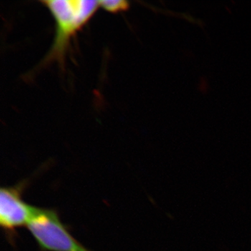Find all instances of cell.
<instances>
[{"label":"cell","mask_w":251,"mask_h":251,"mask_svg":"<svg viewBox=\"0 0 251 251\" xmlns=\"http://www.w3.org/2000/svg\"><path fill=\"white\" fill-rule=\"evenodd\" d=\"M30 184V179L21 180L14 186L0 188V226L6 240L16 247L18 229L29 224L38 207L23 200V195Z\"/></svg>","instance_id":"cell-3"},{"label":"cell","mask_w":251,"mask_h":251,"mask_svg":"<svg viewBox=\"0 0 251 251\" xmlns=\"http://www.w3.org/2000/svg\"><path fill=\"white\" fill-rule=\"evenodd\" d=\"M27 227L40 251H92L73 237L55 209L38 208Z\"/></svg>","instance_id":"cell-2"},{"label":"cell","mask_w":251,"mask_h":251,"mask_svg":"<svg viewBox=\"0 0 251 251\" xmlns=\"http://www.w3.org/2000/svg\"><path fill=\"white\" fill-rule=\"evenodd\" d=\"M99 4L100 7L111 14L126 11L129 7V2L125 0H105L99 1Z\"/></svg>","instance_id":"cell-4"},{"label":"cell","mask_w":251,"mask_h":251,"mask_svg":"<svg viewBox=\"0 0 251 251\" xmlns=\"http://www.w3.org/2000/svg\"><path fill=\"white\" fill-rule=\"evenodd\" d=\"M55 21V37L42 64L65 62L70 41L100 7L99 1L89 0H44Z\"/></svg>","instance_id":"cell-1"}]
</instances>
